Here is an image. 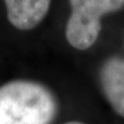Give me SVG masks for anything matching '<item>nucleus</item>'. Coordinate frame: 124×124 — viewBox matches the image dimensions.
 <instances>
[{
  "label": "nucleus",
  "instance_id": "1",
  "mask_svg": "<svg viewBox=\"0 0 124 124\" xmlns=\"http://www.w3.org/2000/svg\"><path fill=\"white\" fill-rule=\"evenodd\" d=\"M56 113L55 95L38 82L16 79L0 86V124H49Z\"/></svg>",
  "mask_w": 124,
  "mask_h": 124
},
{
  "label": "nucleus",
  "instance_id": "2",
  "mask_svg": "<svg viewBox=\"0 0 124 124\" xmlns=\"http://www.w3.org/2000/svg\"><path fill=\"white\" fill-rule=\"evenodd\" d=\"M70 17L66 25L67 41L74 48L92 47L101 31V17L124 7V0H69Z\"/></svg>",
  "mask_w": 124,
  "mask_h": 124
},
{
  "label": "nucleus",
  "instance_id": "3",
  "mask_svg": "<svg viewBox=\"0 0 124 124\" xmlns=\"http://www.w3.org/2000/svg\"><path fill=\"white\" fill-rule=\"evenodd\" d=\"M99 82L111 108L124 117V59L110 56L100 67Z\"/></svg>",
  "mask_w": 124,
  "mask_h": 124
},
{
  "label": "nucleus",
  "instance_id": "4",
  "mask_svg": "<svg viewBox=\"0 0 124 124\" xmlns=\"http://www.w3.org/2000/svg\"><path fill=\"white\" fill-rule=\"evenodd\" d=\"M9 23L18 30L28 31L46 17L52 0H4Z\"/></svg>",
  "mask_w": 124,
  "mask_h": 124
},
{
  "label": "nucleus",
  "instance_id": "5",
  "mask_svg": "<svg viewBox=\"0 0 124 124\" xmlns=\"http://www.w3.org/2000/svg\"><path fill=\"white\" fill-rule=\"evenodd\" d=\"M64 124H84V123H80V122H76V121H71V122H67Z\"/></svg>",
  "mask_w": 124,
  "mask_h": 124
}]
</instances>
